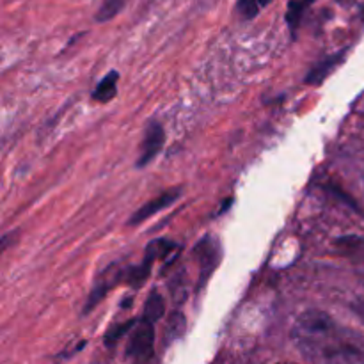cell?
<instances>
[{"instance_id": "obj_9", "label": "cell", "mask_w": 364, "mask_h": 364, "mask_svg": "<svg viewBox=\"0 0 364 364\" xmlns=\"http://www.w3.org/2000/svg\"><path fill=\"white\" fill-rule=\"evenodd\" d=\"M117 80H119V73L117 71H109L96 85L95 92H92V100L100 103L110 102L117 95Z\"/></svg>"}, {"instance_id": "obj_12", "label": "cell", "mask_w": 364, "mask_h": 364, "mask_svg": "<svg viewBox=\"0 0 364 364\" xmlns=\"http://www.w3.org/2000/svg\"><path fill=\"white\" fill-rule=\"evenodd\" d=\"M124 6H127V0H103L100 9L96 11L95 20L102 21V23L112 20V18H116L123 11Z\"/></svg>"}, {"instance_id": "obj_1", "label": "cell", "mask_w": 364, "mask_h": 364, "mask_svg": "<svg viewBox=\"0 0 364 364\" xmlns=\"http://www.w3.org/2000/svg\"><path fill=\"white\" fill-rule=\"evenodd\" d=\"M291 340L311 364H364V334L316 309L299 316Z\"/></svg>"}, {"instance_id": "obj_11", "label": "cell", "mask_w": 364, "mask_h": 364, "mask_svg": "<svg viewBox=\"0 0 364 364\" xmlns=\"http://www.w3.org/2000/svg\"><path fill=\"white\" fill-rule=\"evenodd\" d=\"M270 2H274V0H238L237 13L240 14L242 20L249 21L258 16Z\"/></svg>"}, {"instance_id": "obj_2", "label": "cell", "mask_w": 364, "mask_h": 364, "mask_svg": "<svg viewBox=\"0 0 364 364\" xmlns=\"http://www.w3.org/2000/svg\"><path fill=\"white\" fill-rule=\"evenodd\" d=\"M153 347H155V327L148 320H142L132 331L127 358L135 363H146L153 355Z\"/></svg>"}, {"instance_id": "obj_3", "label": "cell", "mask_w": 364, "mask_h": 364, "mask_svg": "<svg viewBox=\"0 0 364 364\" xmlns=\"http://www.w3.org/2000/svg\"><path fill=\"white\" fill-rule=\"evenodd\" d=\"M220 245L217 244L215 238H203L199 242V245L196 247V255L199 259V270H201V276H199V284H205L208 281V277L212 276L215 267L220 262Z\"/></svg>"}, {"instance_id": "obj_5", "label": "cell", "mask_w": 364, "mask_h": 364, "mask_svg": "<svg viewBox=\"0 0 364 364\" xmlns=\"http://www.w3.org/2000/svg\"><path fill=\"white\" fill-rule=\"evenodd\" d=\"M166 142V132L160 123H149L144 132V141L141 146V155H139L137 167H146L164 148Z\"/></svg>"}, {"instance_id": "obj_8", "label": "cell", "mask_w": 364, "mask_h": 364, "mask_svg": "<svg viewBox=\"0 0 364 364\" xmlns=\"http://www.w3.org/2000/svg\"><path fill=\"white\" fill-rule=\"evenodd\" d=\"M313 2H315V0H290V2H288L284 20H287L288 28H290L291 38L297 36L299 27H301L302 20H304L306 16V11L309 9V6H311Z\"/></svg>"}, {"instance_id": "obj_15", "label": "cell", "mask_w": 364, "mask_h": 364, "mask_svg": "<svg viewBox=\"0 0 364 364\" xmlns=\"http://www.w3.org/2000/svg\"><path fill=\"white\" fill-rule=\"evenodd\" d=\"M277 364H294V363H277Z\"/></svg>"}, {"instance_id": "obj_4", "label": "cell", "mask_w": 364, "mask_h": 364, "mask_svg": "<svg viewBox=\"0 0 364 364\" xmlns=\"http://www.w3.org/2000/svg\"><path fill=\"white\" fill-rule=\"evenodd\" d=\"M180 196H181L180 187L169 188V191L162 192V194H159L156 198H153L151 201H148L146 205H142L141 208H139L137 212L130 217L128 224H130V226H137V224L144 223V220H148L149 217L156 215L159 212L166 210L167 206L173 205L174 201H178V198H180Z\"/></svg>"}, {"instance_id": "obj_10", "label": "cell", "mask_w": 364, "mask_h": 364, "mask_svg": "<svg viewBox=\"0 0 364 364\" xmlns=\"http://www.w3.org/2000/svg\"><path fill=\"white\" fill-rule=\"evenodd\" d=\"M164 313H166V301L159 291H151L144 304V320L153 323L162 318Z\"/></svg>"}, {"instance_id": "obj_14", "label": "cell", "mask_w": 364, "mask_h": 364, "mask_svg": "<svg viewBox=\"0 0 364 364\" xmlns=\"http://www.w3.org/2000/svg\"><path fill=\"white\" fill-rule=\"evenodd\" d=\"M350 308H352V311H354L355 315H358L359 318L364 322V297L355 299V301L350 304Z\"/></svg>"}, {"instance_id": "obj_7", "label": "cell", "mask_w": 364, "mask_h": 364, "mask_svg": "<svg viewBox=\"0 0 364 364\" xmlns=\"http://www.w3.org/2000/svg\"><path fill=\"white\" fill-rule=\"evenodd\" d=\"M343 55H345V52H338V53H334V55H327V57H323L322 60H318V63H316L315 66L309 70V73L306 75V84H309V85L322 84V82L327 78V75L333 73L334 68H336L338 64L343 60Z\"/></svg>"}, {"instance_id": "obj_13", "label": "cell", "mask_w": 364, "mask_h": 364, "mask_svg": "<svg viewBox=\"0 0 364 364\" xmlns=\"http://www.w3.org/2000/svg\"><path fill=\"white\" fill-rule=\"evenodd\" d=\"M134 323H135V320H130V322H124V323H119V326H114L112 329L107 333L105 343L112 345V343H116V341H119V338L123 336V334H127L128 331L134 327Z\"/></svg>"}, {"instance_id": "obj_6", "label": "cell", "mask_w": 364, "mask_h": 364, "mask_svg": "<svg viewBox=\"0 0 364 364\" xmlns=\"http://www.w3.org/2000/svg\"><path fill=\"white\" fill-rule=\"evenodd\" d=\"M336 247L341 256L354 262L355 265L364 267V237L359 235H347L336 240Z\"/></svg>"}]
</instances>
